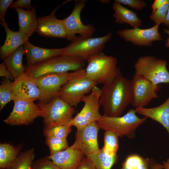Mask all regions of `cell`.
Returning a JSON list of instances; mask_svg holds the SVG:
<instances>
[{
    "label": "cell",
    "instance_id": "cell-36",
    "mask_svg": "<svg viewBox=\"0 0 169 169\" xmlns=\"http://www.w3.org/2000/svg\"><path fill=\"white\" fill-rule=\"evenodd\" d=\"M13 1V0H0V23L2 26L6 23L4 19L5 15Z\"/></svg>",
    "mask_w": 169,
    "mask_h": 169
},
{
    "label": "cell",
    "instance_id": "cell-29",
    "mask_svg": "<svg viewBox=\"0 0 169 169\" xmlns=\"http://www.w3.org/2000/svg\"><path fill=\"white\" fill-rule=\"evenodd\" d=\"M118 136L113 132L105 131L104 134V145L102 148L106 152L116 154L119 148Z\"/></svg>",
    "mask_w": 169,
    "mask_h": 169
},
{
    "label": "cell",
    "instance_id": "cell-40",
    "mask_svg": "<svg viewBox=\"0 0 169 169\" xmlns=\"http://www.w3.org/2000/svg\"><path fill=\"white\" fill-rule=\"evenodd\" d=\"M169 2V0H155L151 5L152 13L154 12L164 4Z\"/></svg>",
    "mask_w": 169,
    "mask_h": 169
},
{
    "label": "cell",
    "instance_id": "cell-23",
    "mask_svg": "<svg viewBox=\"0 0 169 169\" xmlns=\"http://www.w3.org/2000/svg\"><path fill=\"white\" fill-rule=\"evenodd\" d=\"M112 8L114 13L113 17L117 24H128L133 28H139L142 23L137 13L123 6L120 3L114 2Z\"/></svg>",
    "mask_w": 169,
    "mask_h": 169
},
{
    "label": "cell",
    "instance_id": "cell-4",
    "mask_svg": "<svg viewBox=\"0 0 169 169\" xmlns=\"http://www.w3.org/2000/svg\"><path fill=\"white\" fill-rule=\"evenodd\" d=\"M86 61V75L97 84L108 83L121 74L117 59L112 56L101 52L91 56Z\"/></svg>",
    "mask_w": 169,
    "mask_h": 169
},
{
    "label": "cell",
    "instance_id": "cell-13",
    "mask_svg": "<svg viewBox=\"0 0 169 169\" xmlns=\"http://www.w3.org/2000/svg\"><path fill=\"white\" fill-rule=\"evenodd\" d=\"M14 102L12 111L3 120L5 123L11 125H27L33 123L37 118L41 117V111L34 102L17 100Z\"/></svg>",
    "mask_w": 169,
    "mask_h": 169
},
{
    "label": "cell",
    "instance_id": "cell-47",
    "mask_svg": "<svg viewBox=\"0 0 169 169\" xmlns=\"http://www.w3.org/2000/svg\"><path fill=\"white\" fill-rule=\"evenodd\" d=\"M168 69H169V66H168Z\"/></svg>",
    "mask_w": 169,
    "mask_h": 169
},
{
    "label": "cell",
    "instance_id": "cell-44",
    "mask_svg": "<svg viewBox=\"0 0 169 169\" xmlns=\"http://www.w3.org/2000/svg\"><path fill=\"white\" fill-rule=\"evenodd\" d=\"M164 169H169V159L163 162Z\"/></svg>",
    "mask_w": 169,
    "mask_h": 169
},
{
    "label": "cell",
    "instance_id": "cell-17",
    "mask_svg": "<svg viewBox=\"0 0 169 169\" xmlns=\"http://www.w3.org/2000/svg\"><path fill=\"white\" fill-rule=\"evenodd\" d=\"M55 9L49 15L38 18V24L36 32L46 37L67 38V34L63 20L55 16Z\"/></svg>",
    "mask_w": 169,
    "mask_h": 169
},
{
    "label": "cell",
    "instance_id": "cell-30",
    "mask_svg": "<svg viewBox=\"0 0 169 169\" xmlns=\"http://www.w3.org/2000/svg\"><path fill=\"white\" fill-rule=\"evenodd\" d=\"M45 143L49 149L50 155L64 150L69 147L67 139L46 137Z\"/></svg>",
    "mask_w": 169,
    "mask_h": 169
},
{
    "label": "cell",
    "instance_id": "cell-9",
    "mask_svg": "<svg viewBox=\"0 0 169 169\" xmlns=\"http://www.w3.org/2000/svg\"><path fill=\"white\" fill-rule=\"evenodd\" d=\"M112 33L96 38H78L68 45L61 55L71 56L80 58L84 61L90 57L102 52L105 44L111 39Z\"/></svg>",
    "mask_w": 169,
    "mask_h": 169
},
{
    "label": "cell",
    "instance_id": "cell-12",
    "mask_svg": "<svg viewBox=\"0 0 169 169\" xmlns=\"http://www.w3.org/2000/svg\"><path fill=\"white\" fill-rule=\"evenodd\" d=\"M70 74L69 72L51 73L33 79L41 93V99L39 101L47 103L59 96L62 87L67 80Z\"/></svg>",
    "mask_w": 169,
    "mask_h": 169
},
{
    "label": "cell",
    "instance_id": "cell-22",
    "mask_svg": "<svg viewBox=\"0 0 169 169\" xmlns=\"http://www.w3.org/2000/svg\"><path fill=\"white\" fill-rule=\"evenodd\" d=\"M15 9L18 15L19 30L31 36L36 32L38 24L35 7L27 10L18 8Z\"/></svg>",
    "mask_w": 169,
    "mask_h": 169
},
{
    "label": "cell",
    "instance_id": "cell-5",
    "mask_svg": "<svg viewBox=\"0 0 169 169\" xmlns=\"http://www.w3.org/2000/svg\"><path fill=\"white\" fill-rule=\"evenodd\" d=\"M135 109H130L124 115L119 117H110L102 115L97 121L100 129L111 131L118 137L126 136L134 138L138 127L146 120V117L141 118L136 115Z\"/></svg>",
    "mask_w": 169,
    "mask_h": 169
},
{
    "label": "cell",
    "instance_id": "cell-33",
    "mask_svg": "<svg viewBox=\"0 0 169 169\" xmlns=\"http://www.w3.org/2000/svg\"><path fill=\"white\" fill-rule=\"evenodd\" d=\"M169 6V2L163 4L150 16V19L155 23L159 25L164 24Z\"/></svg>",
    "mask_w": 169,
    "mask_h": 169
},
{
    "label": "cell",
    "instance_id": "cell-15",
    "mask_svg": "<svg viewBox=\"0 0 169 169\" xmlns=\"http://www.w3.org/2000/svg\"><path fill=\"white\" fill-rule=\"evenodd\" d=\"M100 129L96 121L77 130L75 140L72 145L82 152L86 156L98 152V133Z\"/></svg>",
    "mask_w": 169,
    "mask_h": 169
},
{
    "label": "cell",
    "instance_id": "cell-34",
    "mask_svg": "<svg viewBox=\"0 0 169 169\" xmlns=\"http://www.w3.org/2000/svg\"><path fill=\"white\" fill-rule=\"evenodd\" d=\"M31 169H61L46 156L34 162Z\"/></svg>",
    "mask_w": 169,
    "mask_h": 169
},
{
    "label": "cell",
    "instance_id": "cell-26",
    "mask_svg": "<svg viewBox=\"0 0 169 169\" xmlns=\"http://www.w3.org/2000/svg\"><path fill=\"white\" fill-rule=\"evenodd\" d=\"M92 162L96 169H111L116 162L118 156L105 152L102 148L95 153L86 156Z\"/></svg>",
    "mask_w": 169,
    "mask_h": 169
},
{
    "label": "cell",
    "instance_id": "cell-46",
    "mask_svg": "<svg viewBox=\"0 0 169 169\" xmlns=\"http://www.w3.org/2000/svg\"><path fill=\"white\" fill-rule=\"evenodd\" d=\"M100 2L103 3H107L110 2V0H101Z\"/></svg>",
    "mask_w": 169,
    "mask_h": 169
},
{
    "label": "cell",
    "instance_id": "cell-21",
    "mask_svg": "<svg viewBox=\"0 0 169 169\" xmlns=\"http://www.w3.org/2000/svg\"><path fill=\"white\" fill-rule=\"evenodd\" d=\"M135 110L136 113L150 118L161 124L166 129L169 135V95L163 104L158 106Z\"/></svg>",
    "mask_w": 169,
    "mask_h": 169
},
{
    "label": "cell",
    "instance_id": "cell-20",
    "mask_svg": "<svg viewBox=\"0 0 169 169\" xmlns=\"http://www.w3.org/2000/svg\"><path fill=\"white\" fill-rule=\"evenodd\" d=\"M3 26L6 34L5 42L0 48V59H3L23 45L28 40L29 36L19 30L14 31L10 30L7 23Z\"/></svg>",
    "mask_w": 169,
    "mask_h": 169
},
{
    "label": "cell",
    "instance_id": "cell-41",
    "mask_svg": "<svg viewBox=\"0 0 169 169\" xmlns=\"http://www.w3.org/2000/svg\"><path fill=\"white\" fill-rule=\"evenodd\" d=\"M149 169H164L162 164L150 160Z\"/></svg>",
    "mask_w": 169,
    "mask_h": 169
},
{
    "label": "cell",
    "instance_id": "cell-14",
    "mask_svg": "<svg viewBox=\"0 0 169 169\" xmlns=\"http://www.w3.org/2000/svg\"><path fill=\"white\" fill-rule=\"evenodd\" d=\"M159 25L155 24L146 29L139 28H125L118 30L117 34L125 41L138 46L150 47L153 42L162 40L158 31Z\"/></svg>",
    "mask_w": 169,
    "mask_h": 169
},
{
    "label": "cell",
    "instance_id": "cell-3",
    "mask_svg": "<svg viewBox=\"0 0 169 169\" xmlns=\"http://www.w3.org/2000/svg\"><path fill=\"white\" fill-rule=\"evenodd\" d=\"M97 84L86 75L83 68L70 73L62 86L59 96L72 107H76L85 95L91 91Z\"/></svg>",
    "mask_w": 169,
    "mask_h": 169
},
{
    "label": "cell",
    "instance_id": "cell-43",
    "mask_svg": "<svg viewBox=\"0 0 169 169\" xmlns=\"http://www.w3.org/2000/svg\"><path fill=\"white\" fill-rule=\"evenodd\" d=\"M164 25L169 26V6Z\"/></svg>",
    "mask_w": 169,
    "mask_h": 169
},
{
    "label": "cell",
    "instance_id": "cell-27",
    "mask_svg": "<svg viewBox=\"0 0 169 169\" xmlns=\"http://www.w3.org/2000/svg\"><path fill=\"white\" fill-rule=\"evenodd\" d=\"M35 157L33 148L20 153L8 169H31Z\"/></svg>",
    "mask_w": 169,
    "mask_h": 169
},
{
    "label": "cell",
    "instance_id": "cell-8",
    "mask_svg": "<svg viewBox=\"0 0 169 169\" xmlns=\"http://www.w3.org/2000/svg\"><path fill=\"white\" fill-rule=\"evenodd\" d=\"M86 0H76L74 8L67 18L63 20L66 34V39L72 42L78 38H84L91 36L95 31L92 24H84L80 18L81 11L85 6Z\"/></svg>",
    "mask_w": 169,
    "mask_h": 169
},
{
    "label": "cell",
    "instance_id": "cell-6",
    "mask_svg": "<svg viewBox=\"0 0 169 169\" xmlns=\"http://www.w3.org/2000/svg\"><path fill=\"white\" fill-rule=\"evenodd\" d=\"M43 118L44 129L61 125H69L74 109L58 96L49 102L37 104Z\"/></svg>",
    "mask_w": 169,
    "mask_h": 169
},
{
    "label": "cell",
    "instance_id": "cell-32",
    "mask_svg": "<svg viewBox=\"0 0 169 169\" xmlns=\"http://www.w3.org/2000/svg\"><path fill=\"white\" fill-rule=\"evenodd\" d=\"M72 126L69 125H58L48 129H44V136L59 138L67 139L68 135L72 131Z\"/></svg>",
    "mask_w": 169,
    "mask_h": 169
},
{
    "label": "cell",
    "instance_id": "cell-38",
    "mask_svg": "<svg viewBox=\"0 0 169 169\" xmlns=\"http://www.w3.org/2000/svg\"><path fill=\"white\" fill-rule=\"evenodd\" d=\"M0 76L4 77L5 78L10 80H14L12 74L7 69L3 62L0 64Z\"/></svg>",
    "mask_w": 169,
    "mask_h": 169
},
{
    "label": "cell",
    "instance_id": "cell-19",
    "mask_svg": "<svg viewBox=\"0 0 169 169\" xmlns=\"http://www.w3.org/2000/svg\"><path fill=\"white\" fill-rule=\"evenodd\" d=\"M27 61L26 64H37L52 57L60 55L67 49L68 45L60 49H46L39 47L31 44L29 41L23 45Z\"/></svg>",
    "mask_w": 169,
    "mask_h": 169
},
{
    "label": "cell",
    "instance_id": "cell-39",
    "mask_svg": "<svg viewBox=\"0 0 169 169\" xmlns=\"http://www.w3.org/2000/svg\"><path fill=\"white\" fill-rule=\"evenodd\" d=\"M76 169H96V168L90 160L85 156Z\"/></svg>",
    "mask_w": 169,
    "mask_h": 169
},
{
    "label": "cell",
    "instance_id": "cell-35",
    "mask_svg": "<svg viewBox=\"0 0 169 169\" xmlns=\"http://www.w3.org/2000/svg\"><path fill=\"white\" fill-rule=\"evenodd\" d=\"M114 2L127 5L136 10H142L147 3L143 0H115Z\"/></svg>",
    "mask_w": 169,
    "mask_h": 169
},
{
    "label": "cell",
    "instance_id": "cell-42",
    "mask_svg": "<svg viewBox=\"0 0 169 169\" xmlns=\"http://www.w3.org/2000/svg\"><path fill=\"white\" fill-rule=\"evenodd\" d=\"M164 32L168 35V37L165 44V46L166 48H169V28H167L163 29Z\"/></svg>",
    "mask_w": 169,
    "mask_h": 169
},
{
    "label": "cell",
    "instance_id": "cell-31",
    "mask_svg": "<svg viewBox=\"0 0 169 169\" xmlns=\"http://www.w3.org/2000/svg\"><path fill=\"white\" fill-rule=\"evenodd\" d=\"M124 162L133 169H149L150 159L138 155H129Z\"/></svg>",
    "mask_w": 169,
    "mask_h": 169
},
{
    "label": "cell",
    "instance_id": "cell-7",
    "mask_svg": "<svg viewBox=\"0 0 169 169\" xmlns=\"http://www.w3.org/2000/svg\"><path fill=\"white\" fill-rule=\"evenodd\" d=\"M166 60L151 55L141 56L135 62V74L147 79L155 85L169 83V71Z\"/></svg>",
    "mask_w": 169,
    "mask_h": 169
},
{
    "label": "cell",
    "instance_id": "cell-11",
    "mask_svg": "<svg viewBox=\"0 0 169 169\" xmlns=\"http://www.w3.org/2000/svg\"><path fill=\"white\" fill-rule=\"evenodd\" d=\"M133 98L132 105L136 108L145 107L153 99L159 98L160 84L155 85L149 80L135 74L131 80Z\"/></svg>",
    "mask_w": 169,
    "mask_h": 169
},
{
    "label": "cell",
    "instance_id": "cell-18",
    "mask_svg": "<svg viewBox=\"0 0 169 169\" xmlns=\"http://www.w3.org/2000/svg\"><path fill=\"white\" fill-rule=\"evenodd\" d=\"M85 156L82 152L71 146L46 157L61 169H76Z\"/></svg>",
    "mask_w": 169,
    "mask_h": 169
},
{
    "label": "cell",
    "instance_id": "cell-10",
    "mask_svg": "<svg viewBox=\"0 0 169 169\" xmlns=\"http://www.w3.org/2000/svg\"><path fill=\"white\" fill-rule=\"evenodd\" d=\"M101 89L95 86L91 93L84 96L81 100L84 105L71 121L69 125L74 126L77 130L82 129L90 124L97 121L101 116L100 113V98Z\"/></svg>",
    "mask_w": 169,
    "mask_h": 169
},
{
    "label": "cell",
    "instance_id": "cell-37",
    "mask_svg": "<svg viewBox=\"0 0 169 169\" xmlns=\"http://www.w3.org/2000/svg\"><path fill=\"white\" fill-rule=\"evenodd\" d=\"M31 2L30 0H18L11 4L10 8L14 9L23 8L31 9L33 8L31 4Z\"/></svg>",
    "mask_w": 169,
    "mask_h": 169
},
{
    "label": "cell",
    "instance_id": "cell-25",
    "mask_svg": "<svg viewBox=\"0 0 169 169\" xmlns=\"http://www.w3.org/2000/svg\"><path fill=\"white\" fill-rule=\"evenodd\" d=\"M22 148L7 143L0 144V168L8 169L15 160Z\"/></svg>",
    "mask_w": 169,
    "mask_h": 169
},
{
    "label": "cell",
    "instance_id": "cell-2",
    "mask_svg": "<svg viewBox=\"0 0 169 169\" xmlns=\"http://www.w3.org/2000/svg\"><path fill=\"white\" fill-rule=\"evenodd\" d=\"M84 61L73 56H55L37 64H26L24 74L34 79L49 73L74 71L83 68Z\"/></svg>",
    "mask_w": 169,
    "mask_h": 169
},
{
    "label": "cell",
    "instance_id": "cell-28",
    "mask_svg": "<svg viewBox=\"0 0 169 169\" xmlns=\"http://www.w3.org/2000/svg\"><path fill=\"white\" fill-rule=\"evenodd\" d=\"M13 82L4 78L0 85V110L11 100H13L14 93L13 89Z\"/></svg>",
    "mask_w": 169,
    "mask_h": 169
},
{
    "label": "cell",
    "instance_id": "cell-16",
    "mask_svg": "<svg viewBox=\"0 0 169 169\" xmlns=\"http://www.w3.org/2000/svg\"><path fill=\"white\" fill-rule=\"evenodd\" d=\"M13 89L14 93L13 101L21 100L33 101L41 99L42 94L33 79L25 74L14 79Z\"/></svg>",
    "mask_w": 169,
    "mask_h": 169
},
{
    "label": "cell",
    "instance_id": "cell-1",
    "mask_svg": "<svg viewBox=\"0 0 169 169\" xmlns=\"http://www.w3.org/2000/svg\"><path fill=\"white\" fill-rule=\"evenodd\" d=\"M101 89L100 102L105 115L120 116L131 104L133 95L131 80L127 79L122 74L103 84Z\"/></svg>",
    "mask_w": 169,
    "mask_h": 169
},
{
    "label": "cell",
    "instance_id": "cell-24",
    "mask_svg": "<svg viewBox=\"0 0 169 169\" xmlns=\"http://www.w3.org/2000/svg\"><path fill=\"white\" fill-rule=\"evenodd\" d=\"M24 54L23 45L3 59V62L12 74L14 79L24 74L25 66L23 65L22 63L23 56Z\"/></svg>",
    "mask_w": 169,
    "mask_h": 169
},
{
    "label": "cell",
    "instance_id": "cell-45",
    "mask_svg": "<svg viewBox=\"0 0 169 169\" xmlns=\"http://www.w3.org/2000/svg\"><path fill=\"white\" fill-rule=\"evenodd\" d=\"M121 169H133L128 166L124 161L122 163Z\"/></svg>",
    "mask_w": 169,
    "mask_h": 169
}]
</instances>
